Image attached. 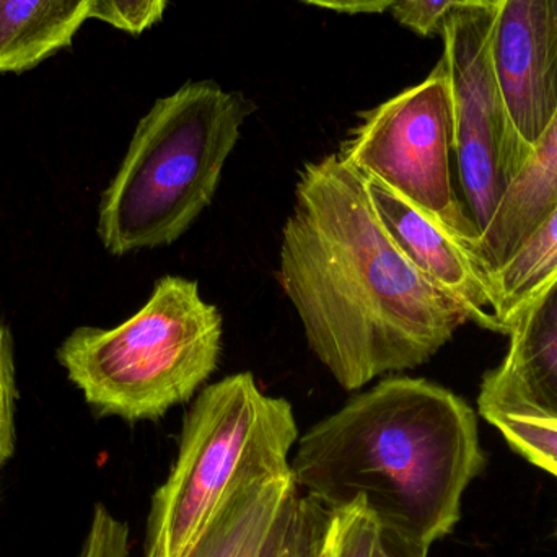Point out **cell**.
I'll return each instance as SVG.
<instances>
[{"instance_id":"obj_1","label":"cell","mask_w":557,"mask_h":557,"mask_svg":"<svg viewBox=\"0 0 557 557\" xmlns=\"http://www.w3.org/2000/svg\"><path fill=\"white\" fill-rule=\"evenodd\" d=\"M277 282L313 356L346 392L429 362L467 310L392 240L339 153L305 163L282 227Z\"/></svg>"},{"instance_id":"obj_18","label":"cell","mask_w":557,"mask_h":557,"mask_svg":"<svg viewBox=\"0 0 557 557\" xmlns=\"http://www.w3.org/2000/svg\"><path fill=\"white\" fill-rule=\"evenodd\" d=\"M15 360H13L12 336L0 321V468L9 461L15 450L16 411Z\"/></svg>"},{"instance_id":"obj_16","label":"cell","mask_w":557,"mask_h":557,"mask_svg":"<svg viewBox=\"0 0 557 557\" xmlns=\"http://www.w3.org/2000/svg\"><path fill=\"white\" fill-rule=\"evenodd\" d=\"M331 510L298 493L278 523L263 557H320Z\"/></svg>"},{"instance_id":"obj_7","label":"cell","mask_w":557,"mask_h":557,"mask_svg":"<svg viewBox=\"0 0 557 557\" xmlns=\"http://www.w3.org/2000/svg\"><path fill=\"white\" fill-rule=\"evenodd\" d=\"M494 20L493 10L457 7L441 33L454 101V152L480 235L532 150L513 124L494 67Z\"/></svg>"},{"instance_id":"obj_21","label":"cell","mask_w":557,"mask_h":557,"mask_svg":"<svg viewBox=\"0 0 557 557\" xmlns=\"http://www.w3.org/2000/svg\"><path fill=\"white\" fill-rule=\"evenodd\" d=\"M463 0H398L393 15L406 28L421 36L441 35L445 20Z\"/></svg>"},{"instance_id":"obj_11","label":"cell","mask_w":557,"mask_h":557,"mask_svg":"<svg viewBox=\"0 0 557 557\" xmlns=\"http://www.w3.org/2000/svg\"><path fill=\"white\" fill-rule=\"evenodd\" d=\"M298 493L292 471L237 487L185 557H263Z\"/></svg>"},{"instance_id":"obj_10","label":"cell","mask_w":557,"mask_h":557,"mask_svg":"<svg viewBox=\"0 0 557 557\" xmlns=\"http://www.w3.org/2000/svg\"><path fill=\"white\" fill-rule=\"evenodd\" d=\"M503 362L483 376L478 409L557 418V281L510 327Z\"/></svg>"},{"instance_id":"obj_17","label":"cell","mask_w":557,"mask_h":557,"mask_svg":"<svg viewBox=\"0 0 557 557\" xmlns=\"http://www.w3.org/2000/svg\"><path fill=\"white\" fill-rule=\"evenodd\" d=\"M382 527L360 503L331 510L320 557H375Z\"/></svg>"},{"instance_id":"obj_22","label":"cell","mask_w":557,"mask_h":557,"mask_svg":"<svg viewBox=\"0 0 557 557\" xmlns=\"http://www.w3.org/2000/svg\"><path fill=\"white\" fill-rule=\"evenodd\" d=\"M301 2L354 15V13H380L392 10L398 0H301Z\"/></svg>"},{"instance_id":"obj_20","label":"cell","mask_w":557,"mask_h":557,"mask_svg":"<svg viewBox=\"0 0 557 557\" xmlns=\"http://www.w3.org/2000/svg\"><path fill=\"white\" fill-rule=\"evenodd\" d=\"M81 557H129V529L104 506H97Z\"/></svg>"},{"instance_id":"obj_15","label":"cell","mask_w":557,"mask_h":557,"mask_svg":"<svg viewBox=\"0 0 557 557\" xmlns=\"http://www.w3.org/2000/svg\"><path fill=\"white\" fill-rule=\"evenodd\" d=\"M484 419L516 454L557 478V418L536 412L487 411Z\"/></svg>"},{"instance_id":"obj_13","label":"cell","mask_w":557,"mask_h":557,"mask_svg":"<svg viewBox=\"0 0 557 557\" xmlns=\"http://www.w3.org/2000/svg\"><path fill=\"white\" fill-rule=\"evenodd\" d=\"M98 0H0V74L25 72L69 48Z\"/></svg>"},{"instance_id":"obj_19","label":"cell","mask_w":557,"mask_h":557,"mask_svg":"<svg viewBox=\"0 0 557 557\" xmlns=\"http://www.w3.org/2000/svg\"><path fill=\"white\" fill-rule=\"evenodd\" d=\"M166 0H98L95 20L140 35L162 18Z\"/></svg>"},{"instance_id":"obj_14","label":"cell","mask_w":557,"mask_h":557,"mask_svg":"<svg viewBox=\"0 0 557 557\" xmlns=\"http://www.w3.org/2000/svg\"><path fill=\"white\" fill-rule=\"evenodd\" d=\"M493 311L504 334L557 281V206L491 273Z\"/></svg>"},{"instance_id":"obj_5","label":"cell","mask_w":557,"mask_h":557,"mask_svg":"<svg viewBox=\"0 0 557 557\" xmlns=\"http://www.w3.org/2000/svg\"><path fill=\"white\" fill-rule=\"evenodd\" d=\"M297 442L290 403L261 392L253 373L205 386L183 419L169 478L153 494L146 557H185L237 487L290 473Z\"/></svg>"},{"instance_id":"obj_23","label":"cell","mask_w":557,"mask_h":557,"mask_svg":"<svg viewBox=\"0 0 557 557\" xmlns=\"http://www.w3.org/2000/svg\"><path fill=\"white\" fill-rule=\"evenodd\" d=\"M429 549L431 548L416 545L396 533L382 530L375 557H428Z\"/></svg>"},{"instance_id":"obj_24","label":"cell","mask_w":557,"mask_h":557,"mask_svg":"<svg viewBox=\"0 0 557 557\" xmlns=\"http://www.w3.org/2000/svg\"><path fill=\"white\" fill-rule=\"evenodd\" d=\"M503 3L504 0H463V5L480 7V9L493 10V12H497Z\"/></svg>"},{"instance_id":"obj_9","label":"cell","mask_w":557,"mask_h":557,"mask_svg":"<svg viewBox=\"0 0 557 557\" xmlns=\"http://www.w3.org/2000/svg\"><path fill=\"white\" fill-rule=\"evenodd\" d=\"M363 182L380 222L403 255L467 310L470 323L504 333L494 317L490 271L476 247L389 191L382 183L370 178H363Z\"/></svg>"},{"instance_id":"obj_8","label":"cell","mask_w":557,"mask_h":557,"mask_svg":"<svg viewBox=\"0 0 557 557\" xmlns=\"http://www.w3.org/2000/svg\"><path fill=\"white\" fill-rule=\"evenodd\" d=\"M491 48L513 124L533 146L557 111V0H504Z\"/></svg>"},{"instance_id":"obj_12","label":"cell","mask_w":557,"mask_h":557,"mask_svg":"<svg viewBox=\"0 0 557 557\" xmlns=\"http://www.w3.org/2000/svg\"><path fill=\"white\" fill-rule=\"evenodd\" d=\"M557 206V111L481 232L478 253L493 273Z\"/></svg>"},{"instance_id":"obj_2","label":"cell","mask_w":557,"mask_h":557,"mask_svg":"<svg viewBox=\"0 0 557 557\" xmlns=\"http://www.w3.org/2000/svg\"><path fill=\"white\" fill-rule=\"evenodd\" d=\"M486 465L473 408L445 386L388 376L298 438V491L330 510L360 503L382 530L431 548L450 535Z\"/></svg>"},{"instance_id":"obj_4","label":"cell","mask_w":557,"mask_h":557,"mask_svg":"<svg viewBox=\"0 0 557 557\" xmlns=\"http://www.w3.org/2000/svg\"><path fill=\"white\" fill-rule=\"evenodd\" d=\"M222 337L224 318L202 298L198 281L163 276L124 323L72 331L58 360L101 418L157 422L211 379Z\"/></svg>"},{"instance_id":"obj_6","label":"cell","mask_w":557,"mask_h":557,"mask_svg":"<svg viewBox=\"0 0 557 557\" xmlns=\"http://www.w3.org/2000/svg\"><path fill=\"white\" fill-rule=\"evenodd\" d=\"M454 101L447 64L414 87L360 114L339 157L474 247L480 231L451 185ZM478 250V248H476Z\"/></svg>"},{"instance_id":"obj_3","label":"cell","mask_w":557,"mask_h":557,"mask_svg":"<svg viewBox=\"0 0 557 557\" xmlns=\"http://www.w3.org/2000/svg\"><path fill=\"white\" fill-rule=\"evenodd\" d=\"M255 104L215 82H191L156 101L101 195L97 232L124 257L178 242L212 205Z\"/></svg>"}]
</instances>
